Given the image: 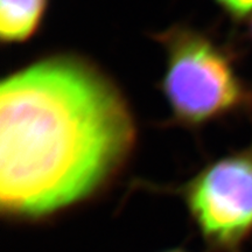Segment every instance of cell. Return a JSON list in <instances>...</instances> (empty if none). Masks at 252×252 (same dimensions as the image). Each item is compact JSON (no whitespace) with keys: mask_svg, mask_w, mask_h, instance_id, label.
Returning a JSON list of instances; mask_svg holds the SVG:
<instances>
[{"mask_svg":"<svg viewBox=\"0 0 252 252\" xmlns=\"http://www.w3.org/2000/svg\"><path fill=\"white\" fill-rule=\"evenodd\" d=\"M247 23H248V28H247L248 35H249V37H251L252 39V17L249 19Z\"/></svg>","mask_w":252,"mask_h":252,"instance_id":"cell-6","label":"cell"},{"mask_svg":"<svg viewBox=\"0 0 252 252\" xmlns=\"http://www.w3.org/2000/svg\"><path fill=\"white\" fill-rule=\"evenodd\" d=\"M236 24L247 23L252 17V0H213Z\"/></svg>","mask_w":252,"mask_h":252,"instance_id":"cell-5","label":"cell"},{"mask_svg":"<svg viewBox=\"0 0 252 252\" xmlns=\"http://www.w3.org/2000/svg\"><path fill=\"white\" fill-rule=\"evenodd\" d=\"M165 252H187V251H185V250H182V249H172V250H168V251H165Z\"/></svg>","mask_w":252,"mask_h":252,"instance_id":"cell-7","label":"cell"},{"mask_svg":"<svg viewBox=\"0 0 252 252\" xmlns=\"http://www.w3.org/2000/svg\"><path fill=\"white\" fill-rule=\"evenodd\" d=\"M138 139L121 87L93 60L54 53L0 87V210L12 222L55 217L103 194Z\"/></svg>","mask_w":252,"mask_h":252,"instance_id":"cell-1","label":"cell"},{"mask_svg":"<svg viewBox=\"0 0 252 252\" xmlns=\"http://www.w3.org/2000/svg\"><path fill=\"white\" fill-rule=\"evenodd\" d=\"M152 37L166 55L159 90L171 111L168 125L195 131L214 122L252 115V84L238 70L234 47L184 23Z\"/></svg>","mask_w":252,"mask_h":252,"instance_id":"cell-2","label":"cell"},{"mask_svg":"<svg viewBox=\"0 0 252 252\" xmlns=\"http://www.w3.org/2000/svg\"><path fill=\"white\" fill-rule=\"evenodd\" d=\"M178 193L208 250L244 252L252 237V143L208 162Z\"/></svg>","mask_w":252,"mask_h":252,"instance_id":"cell-3","label":"cell"},{"mask_svg":"<svg viewBox=\"0 0 252 252\" xmlns=\"http://www.w3.org/2000/svg\"><path fill=\"white\" fill-rule=\"evenodd\" d=\"M50 0H0V40L4 45L25 43L39 33Z\"/></svg>","mask_w":252,"mask_h":252,"instance_id":"cell-4","label":"cell"}]
</instances>
